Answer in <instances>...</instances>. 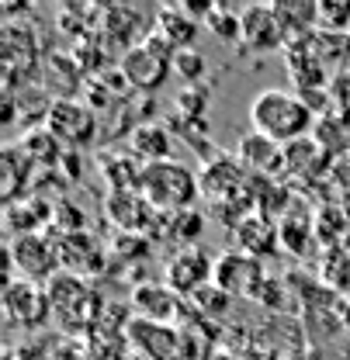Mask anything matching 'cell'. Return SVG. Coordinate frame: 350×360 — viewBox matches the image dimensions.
I'll list each match as a JSON object with an SVG mask.
<instances>
[{
  "label": "cell",
  "instance_id": "7",
  "mask_svg": "<svg viewBox=\"0 0 350 360\" xmlns=\"http://www.w3.org/2000/svg\"><path fill=\"white\" fill-rule=\"evenodd\" d=\"M52 315V302H49V288L25 281V277H11L4 288V319L14 329H39L45 319Z\"/></svg>",
  "mask_w": 350,
  "mask_h": 360
},
{
  "label": "cell",
  "instance_id": "15",
  "mask_svg": "<svg viewBox=\"0 0 350 360\" xmlns=\"http://www.w3.org/2000/svg\"><path fill=\"white\" fill-rule=\"evenodd\" d=\"M163 212H156L142 191H108V219L122 229V236H139V232H149Z\"/></svg>",
  "mask_w": 350,
  "mask_h": 360
},
{
  "label": "cell",
  "instance_id": "26",
  "mask_svg": "<svg viewBox=\"0 0 350 360\" xmlns=\"http://www.w3.org/2000/svg\"><path fill=\"white\" fill-rule=\"evenodd\" d=\"M32 156L21 149V146H7V153H4V198L14 205L18 198H21V184H18V177L28 184V177H32Z\"/></svg>",
  "mask_w": 350,
  "mask_h": 360
},
{
  "label": "cell",
  "instance_id": "14",
  "mask_svg": "<svg viewBox=\"0 0 350 360\" xmlns=\"http://www.w3.org/2000/svg\"><path fill=\"white\" fill-rule=\"evenodd\" d=\"M285 70L292 77V84L299 87V94H319L330 87V70L319 63L312 39H299V42L285 45Z\"/></svg>",
  "mask_w": 350,
  "mask_h": 360
},
{
  "label": "cell",
  "instance_id": "11",
  "mask_svg": "<svg viewBox=\"0 0 350 360\" xmlns=\"http://www.w3.org/2000/svg\"><path fill=\"white\" fill-rule=\"evenodd\" d=\"M125 336H129V343L139 350L142 360H180L184 336L177 333L174 326L146 322V319H129Z\"/></svg>",
  "mask_w": 350,
  "mask_h": 360
},
{
  "label": "cell",
  "instance_id": "21",
  "mask_svg": "<svg viewBox=\"0 0 350 360\" xmlns=\"http://www.w3.org/2000/svg\"><path fill=\"white\" fill-rule=\"evenodd\" d=\"M232 239H236V250L250 253V257H263L274 250L277 239V225L270 222L267 215H246L243 222L232 229Z\"/></svg>",
  "mask_w": 350,
  "mask_h": 360
},
{
  "label": "cell",
  "instance_id": "12",
  "mask_svg": "<svg viewBox=\"0 0 350 360\" xmlns=\"http://www.w3.org/2000/svg\"><path fill=\"white\" fill-rule=\"evenodd\" d=\"M239 45L250 52H274L288 45V32L274 11V4H257L243 11V32H239Z\"/></svg>",
  "mask_w": 350,
  "mask_h": 360
},
{
  "label": "cell",
  "instance_id": "29",
  "mask_svg": "<svg viewBox=\"0 0 350 360\" xmlns=\"http://www.w3.org/2000/svg\"><path fill=\"white\" fill-rule=\"evenodd\" d=\"M326 97H330V111L326 115H337L340 122L350 125V70L333 73V80L326 87Z\"/></svg>",
  "mask_w": 350,
  "mask_h": 360
},
{
  "label": "cell",
  "instance_id": "2",
  "mask_svg": "<svg viewBox=\"0 0 350 360\" xmlns=\"http://www.w3.org/2000/svg\"><path fill=\"white\" fill-rule=\"evenodd\" d=\"M142 198L163 212V215H174V212H187L194 208V201L201 198V187H198V170L167 160V163H153L142 170V184H139Z\"/></svg>",
  "mask_w": 350,
  "mask_h": 360
},
{
  "label": "cell",
  "instance_id": "24",
  "mask_svg": "<svg viewBox=\"0 0 350 360\" xmlns=\"http://www.w3.org/2000/svg\"><path fill=\"white\" fill-rule=\"evenodd\" d=\"M312 139H315V146H319L330 160L350 156V125L340 122L337 115H319V122H315V129H312Z\"/></svg>",
  "mask_w": 350,
  "mask_h": 360
},
{
  "label": "cell",
  "instance_id": "25",
  "mask_svg": "<svg viewBox=\"0 0 350 360\" xmlns=\"http://www.w3.org/2000/svg\"><path fill=\"white\" fill-rule=\"evenodd\" d=\"M201 232H205V215L194 212V208L167 215V225H163V239L174 243L177 250H184V246H198Z\"/></svg>",
  "mask_w": 350,
  "mask_h": 360
},
{
  "label": "cell",
  "instance_id": "19",
  "mask_svg": "<svg viewBox=\"0 0 350 360\" xmlns=\"http://www.w3.org/2000/svg\"><path fill=\"white\" fill-rule=\"evenodd\" d=\"M330 156L315 146V139H299L292 146H285V177H295L302 184H312L315 177L330 174Z\"/></svg>",
  "mask_w": 350,
  "mask_h": 360
},
{
  "label": "cell",
  "instance_id": "20",
  "mask_svg": "<svg viewBox=\"0 0 350 360\" xmlns=\"http://www.w3.org/2000/svg\"><path fill=\"white\" fill-rule=\"evenodd\" d=\"M45 87L56 94V101H77V90L87 80L84 66L70 52H49L45 56Z\"/></svg>",
  "mask_w": 350,
  "mask_h": 360
},
{
  "label": "cell",
  "instance_id": "9",
  "mask_svg": "<svg viewBox=\"0 0 350 360\" xmlns=\"http://www.w3.org/2000/svg\"><path fill=\"white\" fill-rule=\"evenodd\" d=\"M198 187H201V198L222 205V201L246 194L254 187V177L243 170V163L236 156H215V160L198 167Z\"/></svg>",
  "mask_w": 350,
  "mask_h": 360
},
{
  "label": "cell",
  "instance_id": "3",
  "mask_svg": "<svg viewBox=\"0 0 350 360\" xmlns=\"http://www.w3.org/2000/svg\"><path fill=\"white\" fill-rule=\"evenodd\" d=\"M174 56H177L174 49L153 32L146 42H139L135 49L122 52V59H118V73L125 77V84H129L132 90L153 94V90L163 87L167 77L174 73Z\"/></svg>",
  "mask_w": 350,
  "mask_h": 360
},
{
  "label": "cell",
  "instance_id": "13",
  "mask_svg": "<svg viewBox=\"0 0 350 360\" xmlns=\"http://www.w3.org/2000/svg\"><path fill=\"white\" fill-rule=\"evenodd\" d=\"M236 160L243 163V170L257 180H277L285 174V146L270 142L261 132H246L236 146Z\"/></svg>",
  "mask_w": 350,
  "mask_h": 360
},
{
  "label": "cell",
  "instance_id": "8",
  "mask_svg": "<svg viewBox=\"0 0 350 360\" xmlns=\"http://www.w3.org/2000/svg\"><path fill=\"white\" fill-rule=\"evenodd\" d=\"M49 302H52V315L66 326V329H77V326H87L90 315L97 312V295L84 277L77 274H59L52 284H49Z\"/></svg>",
  "mask_w": 350,
  "mask_h": 360
},
{
  "label": "cell",
  "instance_id": "17",
  "mask_svg": "<svg viewBox=\"0 0 350 360\" xmlns=\"http://www.w3.org/2000/svg\"><path fill=\"white\" fill-rule=\"evenodd\" d=\"M201 28H205V25H198V21H194V14H191L187 7H177V4L174 7H160V11L153 14V32L170 45L174 52L191 49Z\"/></svg>",
  "mask_w": 350,
  "mask_h": 360
},
{
  "label": "cell",
  "instance_id": "22",
  "mask_svg": "<svg viewBox=\"0 0 350 360\" xmlns=\"http://www.w3.org/2000/svg\"><path fill=\"white\" fill-rule=\"evenodd\" d=\"M49 222V205H45L39 194H28L14 205H7V232L18 239V236H32Z\"/></svg>",
  "mask_w": 350,
  "mask_h": 360
},
{
  "label": "cell",
  "instance_id": "27",
  "mask_svg": "<svg viewBox=\"0 0 350 360\" xmlns=\"http://www.w3.org/2000/svg\"><path fill=\"white\" fill-rule=\"evenodd\" d=\"M205 28L215 35V39H225V42H239V32H243V11H229V7H212L208 18H205Z\"/></svg>",
  "mask_w": 350,
  "mask_h": 360
},
{
  "label": "cell",
  "instance_id": "18",
  "mask_svg": "<svg viewBox=\"0 0 350 360\" xmlns=\"http://www.w3.org/2000/svg\"><path fill=\"white\" fill-rule=\"evenodd\" d=\"M129 153L142 163V167H153V163H167L174 160V132L167 125H135L129 135Z\"/></svg>",
  "mask_w": 350,
  "mask_h": 360
},
{
  "label": "cell",
  "instance_id": "4",
  "mask_svg": "<svg viewBox=\"0 0 350 360\" xmlns=\"http://www.w3.org/2000/svg\"><path fill=\"white\" fill-rule=\"evenodd\" d=\"M11 267L18 270V277L35 281V284H52L63 274V253H59V239L45 236V232H32V236H18L11 239L7 250Z\"/></svg>",
  "mask_w": 350,
  "mask_h": 360
},
{
  "label": "cell",
  "instance_id": "23",
  "mask_svg": "<svg viewBox=\"0 0 350 360\" xmlns=\"http://www.w3.org/2000/svg\"><path fill=\"white\" fill-rule=\"evenodd\" d=\"M312 49H315V56H319V63L330 70V77L333 73H344L350 70V32H315L312 35Z\"/></svg>",
  "mask_w": 350,
  "mask_h": 360
},
{
  "label": "cell",
  "instance_id": "30",
  "mask_svg": "<svg viewBox=\"0 0 350 360\" xmlns=\"http://www.w3.org/2000/svg\"><path fill=\"white\" fill-rule=\"evenodd\" d=\"M326 177H330V184H333V191H340V194L350 201V156H344V160H333Z\"/></svg>",
  "mask_w": 350,
  "mask_h": 360
},
{
  "label": "cell",
  "instance_id": "6",
  "mask_svg": "<svg viewBox=\"0 0 350 360\" xmlns=\"http://www.w3.org/2000/svg\"><path fill=\"white\" fill-rule=\"evenodd\" d=\"M45 132L63 149H84L97 135V111L84 101H52L45 108Z\"/></svg>",
  "mask_w": 350,
  "mask_h": 360
},
{
  "label": "cell",
  "instance_id": "16",
  "mask_svg": "<svg viewBox=\"0 0 350 360\" xmlns=\"http://www.w3.org/2000/svg\"><path fill=\"white\" fill-rule=\"evenodd\" d=\"M257 277H261L257 257H250L243 250H225V253L215 257V281L212 284L219 291H225V295H246V291H254Z\"/></svg>",
  "mask_w": 350,
  "mask_h": 360
},
{
  "label": "cell",
  "instance_id": "28",
  "mask_svg": "<svg viewBox=\"0 0 350 360\" xmlns=\"http://www.w3.org/2000/svg\"><path fill=\"white\" fill-rule=\"evenodd\" d=\"M205 56L198 52V49H184V52H177L174 56V73L187 84V87H201V80H205Z\"/></svg>",
  "mask_w": 350,
  "mask_h": 360
},
{
  "label": "cell",
  "instance_id": "10",
  "mask_svg": "<svg viewBox=\"0 0 350 360\" xmlns=\"http://www.w3.org/2000/svg\"><path fill=\"white\" fill-rule=\"evenodd\" d=\"M184 298L174 295L163 281H139L129 295V309L132 319H146V322H163V326H174Z\"/></svg>",
  "mask_w": 350,
  "mask_h": 360
},
{
  "label": "cell",
  "instance_id": "1",
  "mask_svg": "<svg viewBox=\"0 0 350 360\" xmlns=\"http://www.w3.org/2000/svg\"><path fill=\"white\" fill-rule=\"evenodd\" d=\"M246 111H250L254 132L267 135L277 146H292L299 139H308L319 122V115L292 90H261Z\"/></svg>",
  "mask_w": 350,
  "mask_h": 360
},
{
  "label": "cell",
  "instance_id": "5",
  "mask_svg": "<svg viewBox=\"0 0 350 360\" xmlns=\"http://www.w3.org/2000/svg\"><path fill=\"white\" fill-rule=\"evenodd\" d=\"M215 281V257L205 246H184L174 250L163 264V284L180 298H198Z\"/></svg>",
  "mask_w": 350,
  "mask_h": 360
}]
</instances>
